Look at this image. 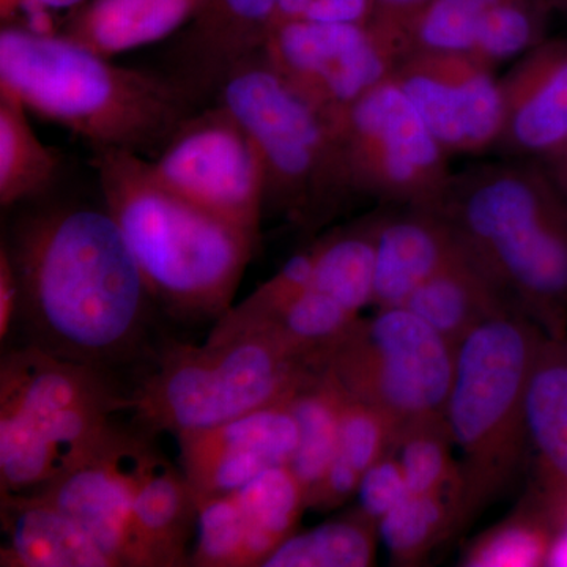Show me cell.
<instances>
[{
	"instance_id": "cell-1",
	"label": "cell",
	"mask_w": 567,
	"mask_h": 567,
	"mask_svg": "<svg viewBox=\"0 0 567 567\" xmlns=\"http://www.w3.org/2000/svg\"><path fill=\"white\" fill-rule=\"evenodd\" d=\"M2 246L32 344L100 369L140 350L156 303L106 207L37 208L14 223Z\"/></svg>"
},
{
	"instance_id": "cell-2",
	"label": "cell",
	"mask_w": 567,
	"mask_h": 567,
	"mask_svg": "<svg viewBox=\"0 0 567 567\" xmlns=\"http://www.w3.org/2000/svg\"><path fill=\"white\" fill-rule=\"evenodd\" d=\"M0 87L29 112L78 134L93 153L155 158L203 107L166 71L126 69L65 35L22 28L0 33Z\"/></svg>"
},
{
	"instance_id": "cell-3",
	"label": "cell",
	"mask_w": 567,
	"mask_h": 567,
	"mask_svg": "<svg viewBox=\"0 0 567 567\" xmlns=\"http://www.w3.org/2000/svg\"><path fill=\"white\" fill-rule=\"evenodd\" d=\"M436 213L548 338H567V199L543 164H473Z\"/></svg>"
},
{
	"instance_id": "cell-4",
	"label": "cell",
	"mask_w": 567,
	"mask_h": 567,
	"mask_svg": "<svg viewBox=\"0 0 567 567\" xmlns=\"http://www.w3.org/2000/svg\"><path fill=\"white\" fill-rule=\"evenodd\" d=\"M93 164L155 303L181 319H221L259 241L167 189L144 156L102 151Z\"/></svg>"
},
{
	"instance_id": "cell-5",
	"label": "cell",
	"mask_w": 567,
	"mask_h": 567,
	"mask_svg": "<svg viewBox=\"0 0 567 567\" xmlns=\"http://www.w3.org/2000/svg\"><path fill=\"white\" fill-rule=\"evenodd\" d=\"M546 338L516 308L477 324L457 346L445 409L461 466L457 532L525 470V394Z\"/></svg>"
},
{
	"instance_id": "cell-6",
	"label": "cell",
	"mask_w": 567,
	"mask_h": 567,
	"mask_svg": "<svg viewBox=\"0 0 567 567\" xmlns=\"http://www.w3.org/2000/svg\"><path fill=\"white\" fill-rule=\"evenodd\" d=\"M126 410L102 369L66 360L37 344L0 364V495L40 491L87 461L117 429Z\"/></svg>"
},
{
	"instance_id": "cell-7",
	"label": "cell",
	"mask_w": 567,
	"mask_h": 567,
	"mask_svg": "<svg viewBox=\"0 0 567 567\" xmlns=\"http://www.w3.org/2000/svg\"><path fill=\"white\" fill-rule=\"evenodd\" d=\"M215 102L251 134L265 171V208L317 229L361 197L338 130L293 92L262 52L230 71Z\"/></svg>"
},
{
	"instance_id": "cell-8",
	"label": "cell",
	"mask_w": 567,
	"mask_h": 567,
	"mask_svg": "<svg viewBox=\"0 0 567 567\" xmlns=\"http://www.w3.org/2000/svg\"><path fill=\"white\" fill-rule=\"evenodd\" d=\"M316 369L265 331L174 344L126 398V410L145 431L181 436L286 401Z\"/></svg>"
},
{
	"instance_id": "cell-9",
	"label": "cell",
	"mask_w": 567,
	"mask_h": 567,
	"mask_svg": "<svg viewBox=\"0 0 567 567\" xmlns=\"http://www.w3.org/2000/svg\"><path fill=\"white\" fill-rule=\"evenodd\" d=\"M457 347L405 306L358 319L320 369L349 398L374 405L399 424L445 415Z\"/></svg>"
},
{
	"instance_id": "cell-10",
	"label": "cell",
	"mask_w": 567,
	"mask_h": 567,
	"mask_svg": "<svg viewBox=\"0 0 567 567\" xmlns=\"http://www.w3.org/2000/svg\"><path fill=\"white\" fill-rule=\"evenodd\" d=\"M361 196L436 212L454 171L393 74L365 93L338 128Z\"/></svg>"
},
{
	"instance_id": "cell-11",
	"label": "cell",
	"mask_w": 567,
	"mask_h": 567,
	"mask_svg": "<svg viewBox=\"0 0 567 567\" xmlns=\"http://www.w3.org/2000/svg\"><path fill=\"white\" fill-rule=\"evenodd\" d=\"M148 164L167 189L259 241L262 158L251 134L224 104L194 112Z\"/></svg>"
},
{
	"instance_id": "cell-12",
	"label": "cell",
	"mask_w": 567,
	"mask_h": 567,
	"mask_svg": "<svg viewBox=\"0 0 567 567\" xmlns=\"http://www.w3.org/2000/svg\"><path fill=\"white\" fill-rule=\"evenodd\" d=\"M260 52L334 128L394 70L393 58L371 25L357 22H284Z\"/></svg>"
},
{
	"instance_id": "cell-13",
	"label": "cell",
	"mask_w": 567,
	"mask_h": 567,
	"mask_svg": "<svg viewBox=\"0 0 567 567\" xmlns=\"http://www.w3.org/2000/svg\"><path fill=\"white\" fill-rule=\"evenodd\" d=\"M393 78L447 155H480L498 145L502 82L495 69L465 52H409Z\"/></svg>"
},
{
	"instance_id": "cell-14",
	"label": "cell",
	"mask_w": 567,
	"mask_h": 567,
	"mask_svg": "<svg viewBox=\"0 0 567 567\" xmlns=\"http://www.w3.org/2000/svg\"><path fill=\"white\" fill-rule=\"evenodd\" d=\"M308 509L306 492L289 465L275 466L229 494L197 502L200 567H262L293 535Z\"/></svg>"
},
{
	"instance_id": "cell-15",
	"label": "cell",
	"mask_w": 567,
	"mask_h": 567,
	"mask_svg": "<svg viewBox=\"0 0 567 567\" xmlns=\"http://www.w3.org/2000/svg\"><path fill=\"white\" fill-rule=\"evenodd\" d=\"M137 440L117 429L99 453L33 492L69 514L115 567H153L134 518Z\"/></svg>"
},
{
	"instance_id": "cell-16",
	"label": "cell",
	"mask_w": 567,
	"mask_h": 567,
	"mask_svg": "<svg viewBox=\"0 0 567 567\" xmlns=\"http://www.w3.org/2000/svg\"><path fill=\"white\" fill-rule=\"evenodd\" d=\"M289 399L177 436L182 472L196 502L229 494L267 470L290 465L298 445V425Z\"/></svg>"
},
{
	"instance_id": "cell-17",
	"label": "cell",
	"mask_w": 567,
	"mask_h": 567,
	"mask_svg": "<svg viewBox=\"0 0 567 567\" xmlns=\"http://www.w3.org/2000/svg\"><path fill=\"white\" fill-rule=\"evenodd\" d=\"M279 0H204L173 48L167 74L197 102L215 100L235 66L262 51Z\"/></svg>"
},
{
	"instance_id": "cell-18",
	"label": "cell",
	"mask_w": 567,
	"mask_h": 567,
	"mask_svg": "<svg viewBox=\"0 0 567 567\" xmlns=\"http://www.w3.org/2000/svg\"><path fill=\"white\" fill-rule=\"evenodd\" d=\"M502 82L496 151L544 163L567 144V39H547L517 59Z\"/></svg>"
},
{
	"instance_id": "cell-19",
	"label": "cell",
	"mask_w": 567,
	"mask_h": 567,
	"mask_svg": "<svg viewBox=\"0 0 567 567\" xmlns=\"http://www.w3.org/2000/svg\"><path fill=\"white\" fill-rule=\"evenodd\" d=\"M527 495L561 529L567 522V338H546L525 394Z\"/></svg>"
},
{
	"instance_id": "cell-20",
	"label": "cell",
	"mask_w": 567,
	"mask_h": 567,
	"mask_svg": "<svg viewBox=\"0 0 567 567\" xmlns=\"http://www.w3.org/2000/svg\"><path fill=\"white\" fill-rule=\"evenodd\" d=\"M462 244L440 213L406 208L377 224L374 305L404 306L458 251Z\"/></svg>"
},
{
	"instance_id": "cell-21",
	"label": "cell",
	"mask_w": 567,
	"mask_h": 567,
	"mask_svg": "<svg viewBox=\"0 0 567 567\" xmlns=\"http://www.w3.org/2000/svg\"><path fill=\"white\" fill-rule=\"evenodd\" d=\"M3 567H115L58 506L39 495H0Z\"/></svg>"
},
{
	"instance_id": "cell-22",
	"label": "cell",
	"mask_w": 567,
	"mask_h": 567,
	"mask_svg": "<svg viewBox=\"0 0 567 567\" xmlns=\"http://www.w3.org/2000/svg\"><path fill=\"white\" fill-rule=\"evenodd\" d=\"M134 518L153 567L186 565V544L197 522L196 499L183 472L145 439L134 453Z\"/></svg>"
},
{
	"instance_id": "cell-23",
	"label": "cell",
	"mask_w": 567,
	"mask_h": 567,
	"mask_svg": "<svg viewBox=\"0 0 567 567\" xmlns=\"http://www.w3.org/2000/svg\"><path fill=\"white\" fill-rule=\"evenodd\" d=\"M203 3L204 0H89L70 14L62 35L111 59L181 32Z\"/></svg>"
},
{
	"instance_id": "cell-24",
	"label": "cell",
	"mask_w": 567,
	"mask_h": 567,
	"mask_svg": "<svg viewBox=\"0 0 567 567\" xmlns=\"http://www.w3.org/2000/svg\"><path fill=\"white\" fill-rule=\"evenodd\" d=\"M404 306L456 347L477 324L517 308L464 244L442 270L417 287Z\"/></svg>"
},
{
	"instance_id": "cell-25",
	"label": "cell",
	"mask_w": 567,
	"mask_h": 567,
	"mask_svg": "<svg viewBox=\"0 0 567 567\" xmlns=\"http://www.w3.org/2000/svg\"><path fill=\"white\" fill-rule=\"evenodd\" d=\"M346 398L344 391L322 369L306 377L290 395V410L298 425V445L289 466L305 488L308 507L319 494L333 462Z\"/></svg>"
},
{
	"instance_id": "cell-26",
	"label": "cell",
	"mask_w": 567,
	"mask_h": 567,
	"mask_svg": "<svg viewBox=\"0 0 567 567\" xmlns=\"http://www.w3.org/2000/svg\"><path fill=\"white\" fill-rule=\"evenodd\" d=\"M399 425L383 410L347 395L334 458L311 509H334L357 496L361 477L393 446Z\"/></svg>"
},
{
	"instance_id": "cell-27",
	"label": "cell",
	"mask_w": 567,
	"mask_h": 567,
	"mask_svg": "<svg viewBox=\"0 0 567 567\" xmlns=\"http://www.w3.org/2000/svg\"><path fill=\"white\" fill-rule=\"evenodd\" d=\"M28 107L0 87V204L11 208L43 196L61 171V155L33 132Z\"/></svg>"
},
{
	"instance_id": "cell-28",
	"label": "cell",
	"mask_w": 567,
	"mask_h": 567,
	"mask_svg": "<svg viewBox=\"0 0 567 567\" xmlns=\"http://www.w3.org/2000/svg\"><path fill=\"white\" fill-rule=\"evenodd\" d=\"M377 224H354L316 244L311 287L330 295L353 315L374 305Z\"/></svg>"
},
{
	"instance_id": "cell-29",
	"label": "cell",
	"mask_w": 567,
	"mask_h": 567,
	"mask_svg": "<svg viewBox=\"0 0 567 567\" xmlns=\"http://www.w3.org/2000/svg\"><path fill=\"white\" fill-rule=\"evenodd\" d=\"M558 527L546 509L525 494L516 509L481 533L462 555L466 567L548 566Z\"/></svg>"
},
{
	"instance_id": "cell-30",
	"label": "cell",
	"mask_w": 567,
	"mask_h": 567,
	"mask_svg": "<svg viewBox=\"0 0 567 567\" xmlns=\"http://www.w3.org/2000/svg\"><path fill=\"white\" fill-rule=\"evenodd\" d=\"M379 525L360 511L293 533L262 567H368L375 563Z\"/></svg>"
},
{
	"instance_id": "cell-31",
	"label": "cell",
	"mask_w": 567,
	"mask_h": 567,
	"mask_svg": "<svg viewBox=\"0 0 567 567\" xmlns=\"http://www.w3.org/2000/svg\"><path fill=\"white\" fill-rule=\"evenodd\" d=\"M457 527L456 494H410L379 522V535L393 565L417 566Z\"/></svg>"
},
{
	"instance_id": "cell-32",
	"label": "cell",
	"mask_w": 567,
	"mask_h": 567,
	"mask_svg": "<svg viewBox=\"0 0 567 567\" xmlns=\"http://www.w3.org/2000/svg\"><path fill=\"white\" fill-rule=\"evenodd\" d=\"M391 450L401 462L412 494L453 492L461 502V466L454 457L456 447L445 415L417 417L399 425Z\"/></svg>"
},
{
	"instance_id": "cell-33",
	"label": "cell",
	"mask_w": 567,
	"mask_h": 567,
	"mask_svg": "<svg viewBox=\"0 0 567 567\" xmlns=\"http://www.w3.org/2000/svg\"><path fill=\"white\" fill-rule=\"evenodd\" d=\"M502 2L503 0H431L406 25L401 59L415 51L466 54L477 29L487 14Z\"/></svg>"
},
{
	"instance_id": "cell-34",
	"label": "cell",
	"mask_w": 567,
	"mask_h": 567,
	"mask_svg": "<svg viewBox=\"0 0 567 567\" xmlns=\"http://www.w3.org/2000/svg\"><path fill=\"white\" fill-rule=\"evenodd\" d=\"M410 494L412 492L406 484L401 462L395 457L393 450H390L361 477L357 492L358 511L379 525V522Z\"/></svg>"
},
{
	"instance_id": "cell-35",
	"label": "cell",
	"mask_w": 567,
	"mask_h": 567,
	"mask_svg": "<svg viewBox=\"0 0 567 567\" xmlns=\"http://www.w3.org/2000/svg\"><path fill=\"white\" fill-rule=\"evenodd\" d=\"M372 14L374 0H279L274 29L292 21L369 24Z\"/></svg>"
},
{
	"instance_id": "cell-36",
	"label": "cell",
	"mask_w": 567,
	"mask_h": 567,
	"mask_svg": "<svg viewBox=\"0 0 567 567\" xmlns=\"http://www.w3.org/2000/svg\"><path fill=\"white\" fill-rule=\"evenodd\" d=\"M427 2L431 0H374V14L369 25L390 52L394 66L401 59L406 25Z\"/></svg>"
},
{
	"instance_id": "cell-37",
	"label": "cell",
	"mask_w": 567,
	"mask_h": 567,
	"mask_svg": "<svg viewBox=\"0 0 567 567\" xmlns=\"http://www.w3.org/2000/svg\"><path fill=\"white\" fill-rule=\"evenodd\" d=\"M21 295L17 271L7 249L0 248V341L10 338L17 319H20Z\"/></svg>"
},
{
	"instance_id": "cell-38",
	"label": "cell",
	"mask_w": 567,
	"mask_h": 567,
	"mask_svg": "<svg viewBox=\"0 0 567 567\" xmlns=\"http://www.w3.org/2000/svg\"><path fill=\"white\" fill-rule=\"evenodd\" d=\"M540 164L546 167L551 181L555 182L559 192H561L563 196L567 199V144L561 151H558L555 155H551L550 158Z\"/></svg>"
},
{
	"instance_id": "cell-39",
	"label": "cell",
	"mask_w": 567,
	"mask_h": 567,
	"mask_svg": "<svg viewBox=\"0 0 567 567\" xmlns=\"http://www.w3.org/2000/svg\"><path fill=\"white\" fill-rule=\"evenodd\" d=\"M548 566L567 567V522L558 532Z\"/></svg>"
},
{
	"instance_id": "cell-40",
	"label": "cell",
	"mask_w": 567,
	"mask_h": 567,
	"mask_svg": "<svg viewBox=\"0 0 567 567\" xmlns=\"http://www.w3.org/2000/svg\"><path fill=\"white\" fill-rule=\"evenodd\" d=\"M555 13L561 14L567 22V0H548Z\"/></svg>"
}]
</instances>
